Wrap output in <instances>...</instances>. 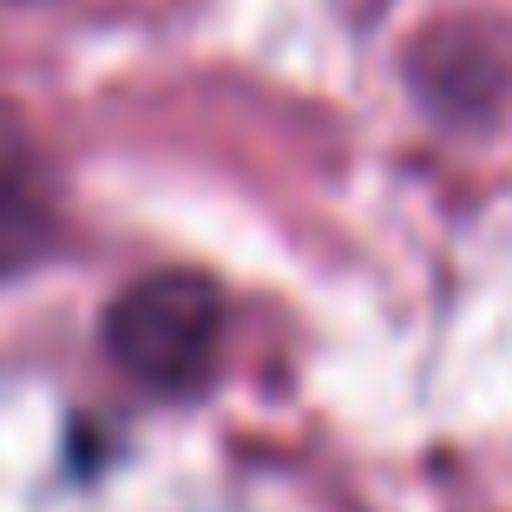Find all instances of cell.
Here are the masks:
<instances>
[{
  "instance_id": "cell-2",
  "label": "cell",
  "mask_w": 512,
  "mask_h": 512,
  "mask_svg": "<svg viewBox=\"0 0 512 512\" xmlns=\"http://www.w3.org/2000/svg\"><path fill=\"white\" fill-rule=\"evenodd\" d=\"M53 243V204H46L40 171L27 165V151L0 138V276L27 270L33 256Z\"/></svg>"
},
{
  "instance_id": "cell-1",
  "label": "cell",
  "mask_w": 512,
  "mask_h": 512,
  "mask_svg": "<svg viewBox=\"0 0 512 512\" xmlns=\"http://www.w3.org/2000/svg\"><path fill=\"white\" fill-rule=\"evenodd\" d=\"M224 329V302L204 276H145L132 296H119L106 335L112 355L145 388H191L204 381Z\"/></svg>"
}]
</instances>
